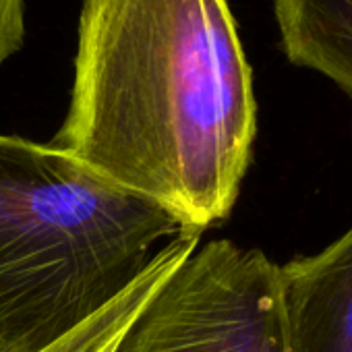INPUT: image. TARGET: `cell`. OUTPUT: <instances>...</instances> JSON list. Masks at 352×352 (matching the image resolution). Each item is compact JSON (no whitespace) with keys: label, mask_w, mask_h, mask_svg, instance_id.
Listing matches in <instances>:
<instances>
[{"label":"cell","mask_w":352,"mask_h":352,"mask_svg":"<svg viewBox=\"0 0 352 352\" xmlns=\"http://www.w3.org/2000/svg\"><path fill=\"white\" fill-rule=\"evenodd\" d=\"M255 135L253 71L230 0H83L52 147L201 239L230 216Z\"/></svg>","instance_id":"cell-1"},{"label":"cell","mask_w":352,"mask_h":352,"mask_svg":"<svg viewBox=\"0 0 352 352\" xmlns=\"http://www.w3.org/2000/svg\"><path fill=\"white\" fill-rule=\"evenodd\" d=\"M197 236L183 234L162 245L147 267L124 292H120L108 307H104L83 325L40 352H112L133 317L164 284V280L185 261V257L197 249Z\"/></svg>","instance_id":"cell-6"},{"label":"cell","mask_w":352,"mask_h":352,"mask_svg":"<svg viewBox=\"0 0 352 352\" xmlns=\"http://www.w3.org/2000/svg\"><path fill=\"white\" fill-rule=\"evenodd\" d=\"M286 58L352 98V0H274Z\"/></svg>","instance_id":"cell-5"},{"label":"cell","mask_w":352,"mask_h":352,"mask_svg":"<svg viewBox=\"0 0 352 352\" xmlns=\"http://www.w3.org/2000/svg\"><path fill=\"white\" fill-rule=\"evenodd\" d=\"M25 0H0V65L23 48Z\"/></svg>","instance_id":"cell-7"},{"label":"cell","mask_w":352,"mask_h":352,"mask_svg":"<svg viewBox=\"0 0 352 352\" xmlns=\"http://www.w3.org/2000/svg\"><path fill=\"white\" fill-rule=\"evenodd\" d=\"M280 288L292 352H352V228L280 265Z\"/></svg>","instance_id":"cell-4"},{"label":"cell","mask_w":352,"mask_h":352,"mask_svg":"<svg viewBox=\"0 0 352 352\" xmlns=\"http://www.w3.org/2000/svg\"><path fill=\"white\" fill-rule=\"evenodd\" d=\"M112 352H292L280 265L226 239L197 245Z\"/></svg>","instance_id":"cell-3"},{"label":"cell","mask_w":352,"mask_h":352,"mask_svg":"<svg viewBox=\"0 0 352 352\" xmlns=\"http://www.w3.org/2000/svg\"><path fill=\"white\" fill-rule=\"evenodd\" d=\"M179 234L162 208L67 151L0 135V352L52 346Z\"/></svg>","instance_id":"cell-2"}]
</instances>
